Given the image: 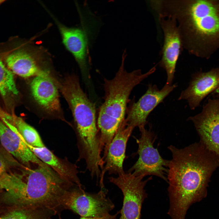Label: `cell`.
I'll use <instances>...</instances> for the list:
<instances>
[{
  "label": "cell",
  "mask_w": 219,
  "mask_h": 219,
  "mask_svg": "<svg viewBox=\"0 0 219 219\" xmlns=\"http://www.w3.org/2000/svg\"><path fill=\"white\" fill-rule=\"evenodd\" d=\"M177 86L176 84L170 85L166 83L159 90L156 85L149 84L144 94L127 109L125 121L134 129L136 127H144L148 122L147 118L150 113Z\"/></svg>",
  "instance_id": "8fae6325"
},
{
  "label": "cell",
  "mask_w": 219,
  "mask_h": 219,
  "mask_svg": "<svg viewBox=\"0 0 219 219\" xmlns=\"http://www.w3.org/2000/svg\"><path fill=\"white\" fill-rule=\"evenodd\" d=\"M158 20L164 36L159 65L166 71V84L171 85L177 62L183 48L176 20L158 16Z\"/></svg>",
  "instance_id": "30bf717a"
},
{
  "label": "cell",
  "mask_w": 219,
  "mask_h": 219,
  "mask_svg": "<svg viewBox=\"0 0 219 219\" xmlns=\"http://www.w3.org/2000/svg\"><path fill=\"white\" fill-rule=\"evenodd\" d=\"M11 49L0 52V57L13 74L24 78L49 75L39 67L34 56L26 49L19 47Z\"/></svg>",
  "instance_id": "5bb4252c"
},
{
  "label": "cell",
  "mask_w": 219,
  "mask_h": 219,
  "mask_svg": "<svg viewBox=\"0 0 219 219\" xmlns=\"http://www.w3.org/2000/svg\"><path fill=\"white\" fill-rule=\"evenodd\" d=\"M120 214L119 211H118L116 214L113 215L109 214L104 217H81L79 219H117V215ZM59 219H62L59 216Z\"/></svg>",
  "instance_id": "603a6c76"
},
{
  "label": "cell",
  "mask_w": 219,
  "mask_h": 219,
  "mask_svg": "<svg viewBox=\"0 0 219 219\" xmlns=\"http://www.w3.org/2000/svg\"><path fill=\"white\" fill-rule=\"evenodd\" d=\"M0 141L2 147L26 167L30 168L32 163L37 165L45 164L32 152L20 135L8 127L0 119Z\"/></svg>",
  "instance_id": "9a60e30c"
},
{
  "label": "cell",
  "mask_w": 219,
  "mask_h": 219,
  "mask_svg": "<svg viewBox=\"0 0 219 219\" xmlns=\"http://www.w3.org/2000/svg\"><path fill=\"white\" fill-rule=\"evenodd\" d=\"M158 14L176 20L183 48L208 58L219 48V0H162Z\"/></svg>",
  "instance_id": "7a4b0ae2"
},
{
  "label": "cell",
  "mask_w": 219,
  "mask_h": 219,
  "mask_svg": "<svg viewBox=\"0 0 219 219\" xmlns=\"http://www.w3.org/2000/svg\"><path fill=\"white\" fill-rule=\"evenodd\" d=\"M168 148L172 155L167 173L168 214L172 219H185L190 206L206 196L210 177L219 167V157L200 142Z\"/></svg>",
  "instance_id": "6da1fadb"
},
{
  "label": "cell",
  "mask_w": 219,
  "mask_h": 219,
  "mask_svg": "<svg viewBox=\"0 0 219 219\" xmlns=\"http://www.w3.org/2000/svg\"><path fill=\"white\" fill-rule=\"evenodd\" d=\"M61 90L71 109L77 134L85 138L96 135L98 129L95 106L81 88L78 79H66Z\"/></svg>",
  "instance_id": "5b68a950"
},
{
  "label": "cell",
  "mask_w": 219,
  "mask_h": 219,
  "mask_svg": "<svg viewBox=\"0 0 219 219\" xmlns=\"http://www.w3.org/2000/svg\"><path fill=\"white\" fill-rule=\"evenodd\" d=\"M152 177L143 180L144 177L129 172H124L116 177H109V181L121 190L123 195L119 219H141L142 204L147 197L144 187Z\"/></svg>",
  "instance_id": "ba28073f"
},
{
  "label": "cell",
  "mask_w": 219,
  "mask_h": 219,
  "mask_svg": "<svg viewBox=\"0 0 219 219\" xmlns=\"http://www.w3.org/2000/svg\"><path fill=\"white\" fill-rule=\"evenodd\" d=\"M47 212L42 208L0 204V219H48Z\"/></svg>",
  "instance_id": "ffe728a7"
},
{
  "label": "cell",
  "mask_w": 219,
  "mask_h": 219,
  "mask_svg": "<svg viewBox=\"0 0 219 219\" xmlns=\"http://www.w3.org/2000/svg\"><path fill=\"white\" fill-rule=\"evenodd\" d=\"M219 85V68L206 72L194 74L188 87L181 92L178 100H187L191 109L198 106L202 100Z\"/></svg>",
  "instance_id": "4fadbf2b"
},
{
  "label": "cell",
  "mask_w": 219,
  "mask_h": 219,
  "mask_svg": "<svg viewBox=\"0 0 219 219\" xmlns=\"http://www.w3.org/2000/svg\"><path fill=\"white\" fill-rule=\"evenodd\" d=\"M216 92L217 93L219 94V85L216 89Z\"/></svg>",
  "instance_id": "cb8c5ba5"
},
{
  "label": "cell",
  "mask_w": 219,
  "mask_h": 219,
  "mask_svg": "<svg viewBox=\"0 0 219 219\" xmlns=\"http://www.w3.org/2000/svg\"><path fill=\"white\" fill-rule=\"evenodd\" d=\"M26 144L38 158L50 167L63 179L72 186L82 188L75 165L59 158L45 146L36 148Z\"/></svg>",
  "instance_id": "ac0fdd59"
},
{
  "label": "cell",
  "mask_w": 219,
  "mask_h": 219,
  "mask_svg": "<svg viewBox=\"0 0 219 219\" xmlns=\"http://www.w3.org/2000/svg\"><path fill=\"white\" fill-rule=\"evenodd\" d=\"M18 93L13 73L0 57V94L5 96L8 95H17Z\"/></svg>",
  "instance_id": "44dd1931"
},
{
  "label": "cell",
  "mask_w": 219,
  "mask_h": 219,
  "mask_svg": "<svg viewBox=\"0 0 219 219\" xmlns=\"http://www.w3.org/2000/svg\"><path fill=\"white\" fill-rule=\"evenodd\" d=\"M134 129L128 125L124 120L120 124L109 146L104 160V166L100 177L101 189L104 188L103 178L105 174L118 175L125 172L123 164L128 139Z\"/></svg>",
  "instance_id": "7c38bea8"
},
{
  "label": "cell",
  "mask_w": 219,
  "mask_h": 219,
  "mask_svg": "<svg viewBox=\"0 0 219 219\" xmlns=\"http://www.w3.org/2000/svg\"><path fill=\"white\" fill-rule=\"evenodd\" d=\"M2 1H0V4L2 3Z\"/></svg>",
  "instance_id": "484cf974"
},
{
  "label": "cell",
  "mask_w": 219,
  "mask_h": 219,
  "mask_svg": "<svg viewBox=\"0 0 219 219\" xmlns=\"http://www.w3.org/2000/svg\"><path fill=\"white\" fill-rule=\"evenodd\" d=\"M125 57L124 54L121 65L114 77L111 79H104V102L99 109L97 125L100 149L104 155L106 154L111 141L125 119L132 91L156 70L155 66L144 74L140 69L128 72L124 67Z\"/></svg>",
  "instance_id": "3957f363"
},
{
  "label": "cell",
  "mask_w": 219,
  "mask_h": 219,
  "mask_svg": "<svg viewBox=\"0 0 219 219\" xmlns=\"http://www.w3.org/2000/svg\"><path fill=\"white\" fill-rule=\"evenodd\" d=\"M60 33L62 42L81 67L86 68L88 58V39L85 30L69 27L54 18Z\"/></svg>",
  "instance_id": "2e32d148"
},
{
  "label": "cell",
  "mask_w": 219,
  "mask_h": 219,
  "mask_svg": "<svg viewBox=\"0 0 219 219\" xmlns=\"http://www.w3.org/2000/svg\"><path fill=\"white\" fill-rule=\"evenodd\" d=\"M105 189L96 193L85 192L82 188L76 186L66 190L60 198L59 206L69 209L81 217H100L109 214L115 207L114 204L106 196Z\"/></svg>",
  "instance_id": "8992f818"
},
{
  "label": "cell",
  "mask_w": 219,
  "mask_h": 219,
  "mask_svg": "<svg viewBox=\"0 0 219 219\" xmlns=\"http://www.w3.org/2000/svg\"><path fill=\"white\" fill-rule=\"evenodd\" d=\"M32 95L43 108L51 113L60 109L58 89L49 75L35 76L30 84Z\"/></svg>",
  "instance_id": "e0dca14e"
},
{
  "label": "cell",
  "mask_w": 219,
  "mask_h": 219,
  "mask_svg": "<svg viewBox=\"0 0 219 219\" xmlns=\"http://www.w3.org/2000/svg\"><path fill=\"white\" fill-rule=\"evenodd\" d=\"M139 128L141 137L136 139L138 145L137 153L138 160L127 172L136 176L144 177L153 175L158 177L167 182V175L169 160L163 158L153 144L156 136L151 129L145 127Z\"/></svg>",
  "instance_id": "52a82bcc"
},
{
  "label": "cell",
  "mask_w": 219,
  "mask_h": 219,
  "mask_svg": "<svg viewBox=\"0 0 219 219\" xmlns=\"http://www.w3.org/2000/svg\"><path fill=\"white\" fill-rule=\"evenodd\" d=\"M21 185L16 195L5 197L2 203L45 209L57 212L58 200L70 184L45 164L21 173Z\"/></svg>",
  "instance_id": "277c9868"
},
{
  "label": "cell",
  "mask_w": 219,
  "mask_h": 219,
  "mask_svg": "<svg viewBox=\"0 0 219 219\" xmlns=\"http://www.w3.org/2000/svg\"><path fill=\"white\" fill-rule=\"evenodd\" d=\"M0 119L28 144L36 148L45 146L37 131L20 117L8 113L0 108Z\"/></svg>",
  "instance_id": "d6986e66"
},
{
  "label": "cell",
  "mask_w": 219,
  "mask_h": 219,
  "mask_svg": "<svg viewBox=\"0 0 219 219\" xmlns=\"http://www.w3.org/2000/svg\"><path fill=\"white\" fill-rule=\"evenodd\" d=\"M188 120L193 123L200 142L219 157V99H209L200 113Z\"/></svg>",
  "instance_id": "9c48e42d"
},
{
  "label": "cell",
  "mask_w": 219,
  "mask_h": 219,
  "mask_svg": "<svg viewBox=\"0 0 219 219\" xmlns=\"http://www.w3.org/2000/svg\"><path fill=\"white\" fill-rule=\"evenodd\" d=\"M25 167L2 147H0V174L5 172Z\"/></svg>",
  "instance_id": "7402d4cb"
},
{
  "label": "cell",
  "mask_w": 219,
  "mask_h": 219,
  "mask_svg": "<svg viewBox=\"0 0 219 219\" xmlns=\"http://www.w3.org/2000/svg\"><path fill=\"white\" fill-rule=\"evenodd\" d=\"M20 171H19V176H20ZM19 177H20V176H19ZM20 184H19V186H20ZM19 189H18V190H19ZM4 196H5V195H4ZM5 196H6V195H5Z\"/></svg>",
  "instance_id": "d4e9b609"
}]
</instances>
